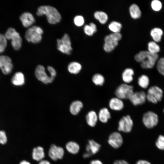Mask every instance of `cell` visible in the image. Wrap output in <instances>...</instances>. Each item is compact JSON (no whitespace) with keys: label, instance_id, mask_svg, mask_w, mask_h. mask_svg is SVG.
<instances>
[{"label":"cell","instance_id":"cell-1","mask_svg":"<svg viewBox=\"0 0 164 164\" xmlns=\"http://www.w3.org/2000/svg\"><path fill=\"white\" fill-rule=\"evenodd\" d=\"M159 56L157 54H153L148 51H141L136 54L134 59L140 63L142 67L149 69L153 68L158 61Z\"/></svg>","mask_w":164,"mask_h":164},{"label":"cell","instance_id":"cell-2","mask_svg":"<svg viewBox=\"0 0 164 164\" xmlns=\"http://www.w3.org/2000/svg\"><path fill=\"white\" fill-rule=\"evenodd\" d=\"M39 16L46 15L48 22L55 24L60 22L61 15L58 10L54 7L49 5H43L39 7L36 12Z\"/></svg>","mask_w":164,"mask_h":164},{"label":"cell","instance_id":"cell-3","mask_svg":"<svg viewBox=\"0 0 164 164\" xmlns=\"http://www.w3.org/2000/svg\"><path fill=\"white\" fill-rule=\"evenodd\" d=\"M120 33H112L106 36L104 39L103 48L107 53L112 51L118 44V42L122 38Z\"/></svg>","mask_w":164,"mask_h":164},{"label":"cell","instance_id":"cell-4","mask_svg":"<svg viewBox=\"0 0 164 164\" xmlns=\"http://www.w3.org/2000/svg\"><path fill=\"white\" fill-rule=\"evenodd\" d=\"M43 32V29L40 26H33L29 27L26 30L25 33V37L29 42L38 43L42 39V35Z\"/></svg>","mask_w":164,"mask_h":164},{"label":"cell","instance_id":"cell-5","mask_svg":"<svg viewBox=\"0 0 164 164\" xmlns=\"http://www.w3.org/2000/svg\"><path fill=\"white\" fill-rule=\"evenodd\" d=\"M7 39L11 40V44L15 50H19L21 47L22 40L19 34L12 27L9 28L4 35Z\"/></svg>","mask_w":164,"mask_h":164},{"label":"cell","instance_id":"cell-6","mask_svg":"<svg viewBox=\"0 0 164 164\" xmlns=\"http://www.w3.org/2000/svg\"><path fill=\"white\" fill-rule=\"evenodd\" d=\"M57 47L61 52L70 54L72 51L70 38L68 34L64 33L61 39H57Z\"/></svg>","mask_w":164,"mask_h":164},{"label":"cell","instance_id":"cell-7","mask_svg":"<svg viewBox=\"0 0 164 164\" xmlns=\"http://www.w3.org/2000/svg\"><path fill=\"white\" fill-rule=\"evenodd\" d=\"M163 95L162 89L156 86L150 87L146 94V100L150 102L156 104L161 101Z\"/></svg>","mask_w":164,"mask_h":164},{"label":"cell","instance_id":"cell-8","mask_svg":"<svg viewBox=\"0 0 164 164\" xmlns=\"http://www.w3.org/2000/svg\"><path fill=\"white\" fill-rule=\"evenodd\" d=\"M134 92L133 87L127 84H122L116 89L115 94L116 97L122 100L128 99Z\"/></svg>","mask_w":164,"mask_h":164},{"label":"cell","instance_id":"cell-9","mask_svg":"<svg viewBox=\"0 0 164 164\" xmlns=\"http://www.w3.org/2000/svg\"><path fill=\"white\" fill-rule=\"evenodd\" d=\"M142 120L143 124L146 128H151L158 124L159 118L156 114L149 111L144 114Z\"/></svg>","mask_w":164,"mask_h":164},{"label":"cell","instance_id":"cell-10","mask_svg":"<svg viewBox=\"0 0 164 164\" xmlns=\"http://www.w3.org/2000/svg\"><path fill=\"white\" fill-rule=\"evenodd\" d=\"M35 74L36 78L45 84L52 83L54 79L48 75L45 71L44 67L41 65H38L36 68Z\"/></svg>","mask_w":164,"mask_h":164},{"label":"cell","instance_id":"cell-11","mask_svg":"<svg viewBox=\"0 0 164 164\" xmlns=\"http://www.w3.org/2000/svg\"><path fill=\"white\" fill-rule=\"evenodd\" d=\"M133 121L129 115L123 116L119 121L118 130L125 133H128L132 130Z\"/></svg>","mask_w":164,"mask_h":164},{"label":"cell","instance_id":"cell-12","mask_svg":"<svg viewBox=\"0 0 164 164\" xmlns=\"http://www.w3.org/2000/svg\"><path fill=\"white\" fill-rule=\"evenodd\" d=\"M13 65L10 57L5 55L0 56V69L3 74L10 73L12 71Z\"/></svg>","mask_w":164,"mask_h":164},{"label":"cell","instance_id":"cell-13","mask_svg":"<svg viewBox=\"0 0 164 164\" xmlns=\"http://www.w3.org/2000/svg\"><path fill=\"white\" fill-rule=\"evenodd\" d=\"M64 154L63 149L60 146L53 144L50 146L48 152L49 157L53 161L61 159Z\"/></svg>","mask_w":164,"mask_h":164},{"label":"cell","instance_id":"cell-14","mask_svg":"<svg viewBox=\"0 0 164 164\" xmlns=\"http://www.w3.org/2000/svg\"><path fill=\"white\" fill-rule=\"evenodd\" d=\"M128 99L135 106L142 105L146 100V94L143 91L134 92Z\"/></svg>","mask_w":164,"mask_h":164},{"label":"cell","instance_id":"cell-15","mask_svg":"<svg viewBox=\"0 0 164 164\" xmlns=\"http://www.w3.org/2000/svg\"><path fill=\"white\" fill-rule=\"evenodd\" d=\"M108 142L113 148L118 149L122 145L123 143V139L121 135L119 132H114L109 136Z\"/></svg>","mask_w":164,"mask_h":164},{"label":"cell","instance_id":"cell-16","mask_svg":"<svg viewBox=\"0 0 164 164\" xmlns=\"http://www.w3.org/2000/svg\"><path fill=\"white\" fill-rule=\"evenodd\" d=\"M20 19L23 26L26 28L31 27L35 21L33 15L28 12L22 13L20 16Z\"/></svg>","mask_w":164,"mask_h":164},{"label":"cell","instance_id":"cell-17","mask_svg":"<svg viewBox=\"0 0 164 164\" xmlns=\"http://www.w3.org/2000/svg\"><path fill=\"white\" fill-rule=\"evenodd\" d=\"M101 147V145L96 141L92 139L88 141L86 147V152L92 156L98 152Z\"/></svg>","mask_w":164,"mask_h":164},{"label":"cell","instance_id":"cell-18","mask_svg":"<svg viewBox=\"0 0 164 164\" xmlns=\"http://www.w3.org/2000/svg\"><path fill=\"white\" fill-rule=\"evenodd\" d=\"M109 105L111 109L115 111L121 110L124 107L122 100L117 97L112 98L110 99Z\"/></svg>","mask_w":164,"mask_h":164},{"label":"cell","instance_id":"cell-19","mask_svg":"<svg viewBox=\"0 0 164 164\" xmlns=\"http://www.w3.org/2000/svg\"><path fill=\"white\" fill-rule=\"evenodd\" d=\"M45 156L44 149L42 147L38 146L33 148L32 156L34 160L39 162L43 159Z\"/></svg>","mask_w":164,"mask_h":164},{"label":"cell","instance_id":"cell-20","mask_svg":"<svg viewBox=\"0 0 164 164\" xmlns=\"http://www.w3.org/2000/svg\"><path fill=\"white\" fill-rule=\"evenodd\" d=\"M83 104L82 102L79 100L75 101L72 102L70 106V111L73 115H77L83 108Z\"/></svg>","mask_w":164,"mask_h":164},{"label":"cell","instance_id":"cell-21","mask_svg":"<svg viewBox=\"0 0 164 164\" xmlns=\"http://www.w3.org/2000/svg\"><path fill=\"white\" fill-rule=\"evenodd\" d=\"M86 122L90 126L94 127L97 123L98 119V115L94 111H89L86 115Z\"/></svg>","mask_w":164,"mask_h":164},{"label":"cell","instance_id":"cell-22","mask_svg":"<svg viewBox=\"0 0 164 164\" xmlns=\"http://www.w3.org/2000/svg\"><path fill=\"white\" fill-rule=\"evenodd\" d=\"M134 74V71L131 68H127L123 71L122 78L125 83L128 84L131 83L133 79V76Z\"/></svg>","mask_w":164,"mask_h":164},{"label":"cell","instance_id":"cell-23","mask_svg":"<svg viewBox=\"0 0 164 164\" xmlns=\"http://www.w3.org/2000/svg\"><path fill=\"white\" fill-rule=\"evenodd\" d=\"M129 12L131 17L133 19L139 18L142 12L139 7L135 4H132L129 8Z\"/></svg>","mask_w":164,"mask_h":164},{"label":"cell","instance_id":"cell-24","mask_svg":"<svg viewBox=\"0 0 164 164\" xmlns=\"http://www.w3.org/2000/svg\"><path fill=\"white\" fill-rule=\"evenodd\" d=\"M98 117L101 122L106 123L111 118V115L108 109L106 108H104L99 111Z\"/></svg>","mask_w":164,"mask_h":164},{"label":"cell","instance_id":"cell-25","mask_svg":"<svg viewBox=\"0 0 164 164\" xmlns=\"http://www.w3.org/2000/svg\"><path fill=\"white\" fill-rule=\"evenodd\" d=\"M12 83L14 85L20 86L23 85L25 83V77L23 73L18 72L15 73L11 79Z\"/></svg>","mask_w":164,"mask_h":164},{"label":"cell","instance_id":"cell-26","mask_svg":"<svg viewBox=\"0 0 164 164\" xmlns=\"http://www.w3.org/2000/svg\"><path fill=\"white\" fill-rule=\"evenodd\" d=\"M65 147L67 151L73 154L77 153L80 149L79 144L74 141H70L68 142L66 144Z\"/></svg>","mask_w":164,"mask_h":164},{"label":"cell","instance_id":"cell-27","mask_svg":"<svg viewBox=\"0 0 164 164\" xmlns=\"http://www.w3.org/2000/svg\"><path fill=\"white\" fill-rule=\"evenodd\" d=\"M94 18L101 24H105L108 20L107 14L103 11H96L94 12Z\"/></svg>","mask_w":164,"mask_h":164},{"label":"cell","instance_id":"cell-28","mask_svg":"<svg viewBox=\"0 0 164 164\" xmlns=\"http://www.w3.org/2000/svg\"><path fill=\"white\" fill-rule=\"evenodd\" d=\"M82 69L81 64L76 61H73L70 63L68 65L67 69L71 73L77 74Z\"/></svg>","mask_w":164,"mask_h":164},{"label":"cell","instance_id":"cell-29","mask_svg":"<svg viewBox=\"0 0 164 164\" xmlns=\"http://www.w3.org/2000/svg\"><path fill=\"white\" fill-rule=\"evenodd\" d=\"M163 34L162 30L159 28H155L152 29L150 31V35L156 42H160Z\"/></svg>","mask_w":164,"mask_h":164},{"label":"cell","instance_id":"cell-30","mask_svg":"<svg viewBox=\"0 0 164 164\" xmlns=\"http://www.w3.org/2000/svg\"><path fill=\"white\" fill-rule=\"evenodd\" d=\"M108 28L112 33H120L122 28L121 24L116 21L111 22L108 25Z\"/></svg>","mask_w":164,"mask_h":164},{"label":"cell","instance_id":"cell-31","mask_svg":"<svg viewBox=\"0 0 164 164\" xmlns=\"http://www.w3.org/2000/svg\"><path fill=\"white\" fill-rule=\"evenodd\" d=\"M138 83L139 85L141 87L146 89L149 85V79L147 76L143 74L138 77Z\"/></svg>","mask_w":164,"mask_h":164},{"label":"cell","instance_id":"cell-32","mask_svg":"<svg viewBox=\"0 0 164 164\" xmlns=\"http://www.w3.org/2000/svg\"><path fill=\"white\" fill-rule=\"evenodd\" d=\"M148 51L153 54H157L160 51L159 46L154 41H151L148 44Z\"/></svg>","mask_w":164,"mask_h":164},{"label":"cell","instance_id":"cell-33","mask_svg":"<svg viewBox=\"0 0 164 164\" xmlns=\"http://www.w3.org/2000/svg\"><path fill=\"white\" fill-rule=\"evenodd\" d=\"M92 81L96 85L102 86L104 84L105 79L104 76L100 73L94 74L92 77Z\"/></svg>","mask_w":164,"mask_h":164},{"label":"cell","instance_id":"cell-34","mask_svg":"<svg viewBox=\"0 0 164 164\" xmlns=\"http://www.w3.org/2000/svg\"><path fill=\"white\" fill-rule=\"evenodd\" d=\"M156 68L159 72L164 76V57H161L158 60Z\"/></svg>","mask_w":164,"mask_h":164},{"label":"cell","instance_id":"cell-35","mask_svg":"<svg viewBox=\"0 0 164 164\" xmlns=\"http://www.w3.org/2000/svg\"><path fill=\"white\" fill-rule=\"evenodd\" d=\"M155 145L159 149L164 150V136L162 135L159 136L155 142Z\"/></svg>","mask_w":164,"mask_h":164},{"label":"cell","instance_id":"cell-36","mask_svg":"<svg viewBox=\"0 0 164 164\" xmlns=\"http://www.w3.org/2000/svg\"><path fill=\"white\" fill-rule=\"evenodd\" d=\"M73 21L75 25L77 26H80L84 24V19L82 15H78L75 16Z\"/></svg>","mask_w":164,"mask_h":164},{"label":"cell","instance_id":"cell-37","mask_svg":"<svg viewBox=\"0 0 164 164\" xmlns=\"http://www.w3.org/2000/svg\"><path fill=\"white\" fill-rule=\"evenodd\" d=\"M151 6L153 10L158 11L161 9L162 7V4L159 1L154 0L151 2Z\"/></svg>","mask_w":164,"mask_h":164},{"label":"cell","instance_id":"cell-38","mask_svg":"<svg viewBox=\"0 0 164 164\" xmlns=\"http://www.w3.org/2000/svg\"><path fill=\"white\" fill-rule=\"evenodd\" d=\"M84 30L85 33L89 36H92L94 33V30L89 24H87L84 26Z\"/></svg>","mask_w":164,"mask_h":164},{"label":"cell","instance_id":"cell-39","mask_svg":"<svg viewBox=\"0 0 164 164\" xmlns=\"http://www.w3.org/2000/svg\"><path fill=\"white\" fill-rule=\"evenodd\" d=\"M7 138L5 132L3 130H0V143L4 145L7 142Z\"/></svg>","mask_w":164,"mask_h":164},{"label":"cell","instance_id":"cell-40","mask_svg":"<svg viewBox=\"0 0 164 164\" xmlns=\"http://www.w3.org/2000/svg\"><path fill=\"white\" fill-rule=\"evenodd\" d=\"M47 69L50 73V76L54 79L56 75V72L55 69L51 66H48L47 67Z\"/></svg>","mask_w":164,"mask_h":164},{"label":"cell","instance_id":"cell-41","mask_svg":"<svg viewBox=\"0 0 164 164\" xmlns=\"http://www.w3.org/2000/svg\"><path fill=\"white\" fill-rule=\"evenodd\" d=\"M113 164H129V163L125 160H121L115 161Z\"/></svg>","mask_w":164,"mask_h":164},{"label":"cell","instance_id":"cell-42","mask_svg":"<svg viewBox=\"0 0 164 164\" xmlns=\"http://www.w3.org/2000/svg\"><path fill=\"white\" fill-rule=\"evenodd\" d=\"M89 25L92 28L93 30H94V33H95L97 31V27L96 24L93 22H90Z\"/></svg>","mask_w":164,"mask_h":164},{"label":"cell","instance_id":"cell-43","mask_svg":"<svg viewBox=\"0 0 164 164\" xmlns=\"http://www.w3.org/2000/svg\"><path fill=\"white\" fill-rule=\"evenodd\" d=\"M136 164H151L148 161L143 160H140L138 161Z\"/></svg>","mask_w":164,"mask_h":164},{"label":"cell","instance_id":"cell-44","mask_svg":"<svg viewBox=\"0 0 164 164\" xmlns=\"http://www.w3.org/2000/svg\"><path fill=\"white\" fill-rule=\"evenodd\" d=\"M90 164H103V163L101 161L96 159L91 161Z\"/></svg>","mask_w":164,"mask_h":164},{"label":"cell","instance_id":"cell-45","mask_svg":"<svg viewBox=\"0 0 164 164\" xmlns=\"http://www.w3.org/2000/svg\"><path fill=\"white\" fill-rule=\"evenodd\" d=\"M39 164H51V163L47 160L43 159L39 161Z\"/></svg>","mask_w":164,"mask_h":164},{"label":"cell","instance_id":"cell-46","mask_svg":"<svg viewBox=\"0 0 164 164\" xmlns=\"http://www.w3.org/2000/svg\"><path fill=\"white\" fill-rule=\"evenodd\" d=\"M5 48L0 43V53L3 52L5 50Z\"/></svg>","mask_w":164,"mask_h":164},{"label":"cell","instance_id":"cell-47","mask_svg":"<svg viewBox=\"0 0 164 164\" xmlns=\"http://www.w3.org/2000/svg\"><path fill=\"white\" fill-rule=\"evenodd\" d=\"M19 164H31V163L29 162L24 160L22 161Z\"/></svg>","mask_w":164,"mask_h":164},{"label":"cell","instance_id":"cell-48","mask_svg":"<svg viewBox=\"0 0 164 164\" xmlns=\"http://www.w3.org/2000/svg\"><path fill=\"white\" fill-rule=\"evenodd\" d=\"M163 112L164 113V109L163 110Z\"/></svg>","mask_w":164,"mask_h":164}]
</instances>
